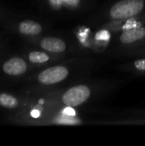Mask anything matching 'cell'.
Here are the masks:
<instances>
[{"label":"cell","instance_id":"cell-3","mask_svg":"<svg viewBox=\"0 0 145 146\" xmlns=\"http://www.w3.org/2000/svg\"><path fill=\"white\" fill-rule=\"evenodd\" d=\"M68 75V70L62 66L49 68L38 74V81L44 85H53L65 80Z\"/></svg>","mask_w":145,"mask_h":146},{"label":"cell","instance_id":"cell-4","mask_svg":"<svg viewBox=\"0 0 145 146\" xmlns=\"http://www.w3.org/2000/svg\"><path fill=\"white\" fill-rule=\"evenodd\" d=\"M3 68L9 75H20L26 70V64L21 58L13 57L3 64Z\"/></svg>","mask_w":145,"mask_h":146},{"label":"cell","instance_id":"cell-12","mask_svg":"<svg viewBox=\"0 0 145 146\" xmlns=\"http://www.w3.org/2000/svg\"><path fill=\"white\" fill-rule=\"evenodd\" d=\"M63 112H64L65 115H71V116H73L75 115V111L72 109L71 106H68V108H66L63 110Z\"/></svg>","mask_w":145,"mask_h":146},{"label":"cell","instance_id":"cell-8","mask_svg":"<svg viewBox=\"0 0 145 146\" xmlns=\"http://www.w3.org/2000/svg\"><path fill=\"white\" fill-rule=\"evenodd\" d=\"M0 105L4 108H15L18 105V101L15 98L7 95V94H0Z\"/></svg>","mask_w":145,"mask_h":146},{"label":"cell","instance_id":"cell-10","mask_svg":"<svg viewBox=\"0 0 145 146\" xmlns=\"http://www.w3.org/2000/svg\"><path fill=\"white\" fill-rule=\"evenodd\" d=\"M96 38L98 40H109L110 38V34L109 33L108 31L106 30H102V31H99L97 35H96Z\"/></svg>","mask_w":145,"mask_h":146},{"label":"cell","instance_id":"cell-7","mask_svg":"<svg viewBox=\"0 0 145 146\" xmlns=\"http://www.w3.org/2000/svg\"><path fill=\"white\" fill-rule=\"evenodd\" d=\"M42 30L41 26L33 21H24L19 25V31L23 34L37 35Z\"/></svg>","mask_w":145,"mask_h":146},{"label":"cell","instance_id":"cell-1","mask_svg":"<svg viewBox=\"0 0 145 146\" xmlns=\"http://www.w3.org/2000/svg\"><path fill=\"white\" fill-rule=\"evenodd\" d=\"M144 6V0H121L110 9V16L114 19H125L137 15Z\"/></svg>","mask_w":145,"mask_h":146},{"label":"cell","instance_id":"cell-2","mask_svg":"<svg viewBox=\"0 0 145 146\" xmlns=\"http://www.w3.org/2000/svg\"><path fill=\"white\" fill-rule=\"evenodd\" d=\"M91 96V91L85 85H79L68 90L62 96L64 104L71 107H77L85 103Z\"/></svg>","mask_w":145,"mask_h":146},{"label":"cell","instance_id":"cell-9","mask_svg":"<svg viewBox=\"0 0 145 146\" xmlns=\"http://www.w3.org/2000/svg\"><path fill=\"white\" fill-rule=\"evenodd\" d=\"M29 60L33 63H43L49 60V56L44 52L32 51L29 55Z\"/></svg>","mask_w":145,"mask_h":146},{"label":"cell","instance_id":"cell-5","mask_svg":"<svg viewBox=\"0 0 145 146\" xmlns=\"http://www.w3.org/2000/svg\"><path fill=\"white\" fill-rule=\"evenodd\" d=\"M40 44L43 49L50 52H62L66 50L65 42L55 37H46L43 38Z\"/></svg>","mask_w":145,"mask_h":146},{"label":"cell","instance_id":"cell-6","mask_svg":"<svg viewBox=\"0 0 145 146\" xmlns=\"http://www.w3.org/2000/svg\"><path fill=\"white\" fill-rule=\"evenodd\" d=\"M144 36L145 28L144 27H138L130 28L122 33L121 36V41L124 44H130L143 38Z\"/></svg>","mask_w":145,"mask_h":146},{"label":"cell","instance_id":"cell-13","mask_svg":"<svg viewBox=\"0 0 145 146\" xmlns=\"http://www.w3.org/2000/svg\"><path fill=\"white\" fill-rule=\"evenodd\" d=\"M31 115L32 117H34V118H38L40 115V112L38 110H32L31 112Z\"/></svg>","mask_w":145,"mask_h":146},{"label":"cell","instance_id":"cell-11","mask_svg":"<svg viewBox=\"0 0 145 146\" xmlns=\"http://www.w3.org/2000/svg\"><path fill=\"white\" fill-rule=\"evenodd\" d=\"M135 67L140 70V71H145V59H141V60H138L135 62L134 63Z\"/></svg>","mask_w":145,"mask_h":146}]
</instances>
